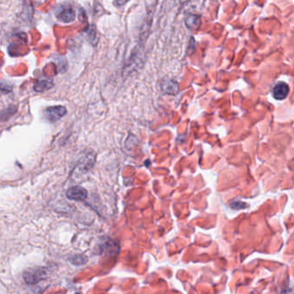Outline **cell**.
<instances>
[{
	"mask_svg": "<svg viewBox=\"0 0 294 294\" xmlns=\"http://www.w3.org/2000/svg\"><path fill=\"white\" fill-rule=\"evenodd\" d=\"M200 24V19L198 16H189L185 19V25L188 27L189 29H197Z\"/></svg>",
	"mask_w": 294,
	"mask_h": 294,
	"instance_id": "ba28073f",
	"label": "cell"
},
{
	"mask_svg": "<svg viewBox=\"0 0 294 294\" xmlns=\"http://www.w3.org/2000/svg\"><path fill=\"white\" fill-rule=\"evenodd\" d=\"M46 269L43 268H33L24 272L23 278L26 283L30 285L37 284L47 277Z\"/></svg>",
	"mask_w": 294,
	"mask_h": 294,
	"instance_id": "6da1fadb",
	"label": "cell"
},
{
	"mask_svg": "<svg viewBox=\"0 0 294 294\" xmlns=\"http://www.w3.org/2000/svg\"><path fill=\"white\" fill-rule=\"evenodd\" d=\"M289 93V86L284 82L278 83L273 88V96L275 99L282 100L288 97Z\"/></svg>",
	"mask_w": 294,
	"mask_h": 294,
	"instance_id": "5b68a950",
	"label": "cell"
},
{
	"mask_svg": "<svg viewBox=\"0 0 294 294\" xmlns=\"http://www.w3.org/2000/svg\"><path fill=\"white\" fill-rule=\"evenodd\" d=\"M67 113L66 107L62 106H54L47 107L43 111V117L48 121L51 122H57L58 120L62 118Z\"/></svg>",
	"mask_w": 294,
	"mask_h": 294,
	"instance_id": "7a4b0ae2",
	"label": "cell"
},
{
	"mask_svg": "<svg viewBox=\"0 0 294 294\" xmlns=\"http://www.w3.org/2000/svg\"><path fill=\"white\" fill-rule=\"evenodd\" d=\"M66 198L70 200H75V201H83L87 198V191L86 189L83 188L81 186L76 185L72 186L66 191Z\"/></svg>",
	"mask_w": 294,
	"mask_h": 294,
	"instance_id": "277c9868",
	"label": "cell"
},
{
	"mask_svg": "<svg viewBox=\"0 0 294 294\" xmlns=\"http://www.w3.org/2000/svg\"><path fill=\"white\" fill-rule=\"evenodd\" d=\"M57 17L63 23H71L75 19V12L72 6L62 5L57 10Z\"/></svg>",
	"mask_w": 294,
	"mask_h": 294,
	"instance_id": "3957f363",
	"label": "cell"
},
{
	"mask_svg": "<svg viewBox=\"0 0 294 294\" xmlns=\"http://www.w3.org/2000/svg\"></svg>",
	"mask_w": 294,
	"mask_h": 294,
	"instance_id": "30bf717a",
	"label": "cell"
},
{
	"mask_svg": "<svg viewBox=\"0 0 294 294\" xmlns=\"http://www.w3.org/2000/svg\"><path fill=\"white\" fill-rule=\"evenodd\" d=\"M161 87L164 93L170 95H175L178 93V83L173 79H166L161 84Z\"/></svg>",
	"mask_w": 294,
	"mask_h": 294,
	"instance_id": "8992f818",
	"label": "cell"
},
{
	"mask_svg": "<svg viewBox=\"0 0 294 294\" xmlns=\"http://www.w3.org/2000/svg\"><path fill=\"white\" fill-rule=\"evenodd\" d=\"M54 86L53 81L51 79H40L35 85H34V90L36 92L41 93L44 92L47 90H50Z\"/></svg>",
	"mask_w": 294,
	"mask_h": 294,
	"instance_id": "52a82bcc",
	"label": "cell"
},
{
	"mask_svg": "<svg viewBox=\"0 0 294 294\" xmlns=\"http://www.w3.org/2000/svg\"><path fill=\"white\" fill-rule=\"evenodd\" d=\"M126 2H118H118H115V4H117V5H120V4H124V3H125Z\"/></svg>",
	"mask_w": 294,
	"mask_h": 294,
	"instance_id": "9c48e42d",
	"label": "cell"
}]
</instances>
